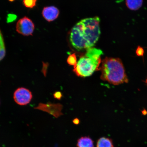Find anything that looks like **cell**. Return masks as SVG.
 Listing matches in <instances>:
<instances>
[{
  "label": "cell",
  "mask_w": 147,
  "mask_h": 147,
  "mask_svg": "<svg viewBox=\"0 0 147 147\" xmlns=\"http://www.w3.org/2000/svg\"><path fill=\"white\" fill-rule=\"evenodd\" d=\"M100 19L97 16L83 19L71 29L69 36L71 45L78 51L92 47L100 34Z\"/></svg>",
  "instance_id": "1"
},
{
  "label": "cell",
  "mask_w": 147,
  "mask_h": 147,
  "mask_svg": "<svg viewBox=\"0 0 147 147\" xmlns=\"http://www.w3.org/2000/svg\"><path fill=\"white\" fill-rule=\"evenodd\" d=\"M100 78L114 85L128 83L129 80L122 62L119 58L107 57L102 60Z\"/></svg>",
  "instance_id": "2"
},
{
  "label": "cell",
  "mask_w": 147,
  "mask_h": 147,
  "mask_svg": "<svg viewBox=\"0 0 147 147\" xmlns=\"http://www.w3.org/2000/svg\"><path fill=\"white\" fill-rule=\"evenodd\" d=\"M101 60H97L85 56L81 57L74 68L73 71L79 77L84 78L91 76L95 71L100 69Z\"/></svg>",
  "instance_id": "3"
},
{
  "label": "cell",
  "mask_w": 147,
  "mask_h": 147,
  "mask_svg": "<svg viewBox=\"0 0 147 147\" xmlns=\"http://www.w3.org/2000/svg\"><path fill=\"white\" fill-rule=\"evenodd\" d=\"M34 25L30 18L25 16L21 18L16 24V31L24 36L32 35L34 29Z\"/></svg>",
  "instance_id": "4"
},
{
  "label": "cell",
  "mask_w": 147,
  "mask_h": 147,
  "mask_svg": "<svg viewBox=\"0 0 147 147\" xmlns=\"http://www.w3.org/2000/svg\"><path fill=\"white\" fill-rule=\"evenodd\" d=\"M13 97L16 103L24 106L29 103L32 98V95L29 90L25 88H20L15 91Z\"/></svg>",
  "instance_id": "5"
},
{
  "label": "cell",
  "mask_w": 147,
  "mask_h": 147,
  "mask_svg": "<svg viewBox=\"0 0 147 147\" xmlns=\"http://www.w3.org/2000/svg\"><path fill=\"white\" fill-rule=\"evenodd\" d=\"M62 106L60 104H40L36 109L46 111L57 118L62 115L61 113Z\"/></svg>",
  "instance_id": "6"
},
{
  "label": "cell",
  "mask_w": 147,
  "mask_h": 147,
  "mask_svg": "<svg viewBox=\"0 0 147 147\" xmlns=\"http://www.w3.org/2000/svg\"><path fill=\"white\" fill-rule=\"evenodd\" d=\"M59 13V9L53 6L45 7L42 12L44 18L49 22H52L56 19Z\"/></svg>",
  "instance_id": "7"
},
{
  "label": "cell",
  "mask_w": 147,
  "mask_h": 147,
  "mask_svg": "<svg viewBox=\"0 0 147 147\" xmlns=\"http://www.w3.org/2000/svg\"><path fill=\"white\" fill-rule=\"evenodd\" d=\"M77 147H94V141L89 136L81 137L77 143Z\"/></svg>",
  "instance_id": "8"
},
{
  "label": "cell",
  "mask_w": 147,
  "mask_h": 147,
  "mask_svg": "<svg viewBox=\"0 0 147 147\" xmlns=\"http://www.w3.org/2000/svg\"><path fill=\"white\" fill-rule=\"evenodd\" d=\"M143 3V0H125L127 7L131 11L139 10L142 7Z\"/></svg>",
  "instance_id": "9"
},
{
  "label": "cell",
  "mask_w": 147,
  "mask_h": 147,
  "mask_svg": "<svg viewBox=\"0 0 147 147\" xmlns=\"http://www.w3.org/2000/svg\"><path fill=\"white\" fill-rule=\"evenodd\" d=\"M96 147H114V146L111 139L104 137L97 140Z\"/></svg>",
  "instance_id": "10"
},
{
  "label": "cell",
  "mask_w": 147,
  "mask_h": 147,
  "mask_svg": "<svg viewBox=\"0 0 147 147\" xmlns=\"http://www.w3.org/2000/svg\"><path fill=\"white\" fill-rule=\"evenodd\" d=\"M67 61L69 65L73 66L74 68L76 67L78 63L76 54L74 53L70 55L67 59Z\"/></svg>",
  "instance_id": "11"
},
{
  "label": "cell",
  "mask_w": 147,
  "mask_h": 147,
  "mask_svg": "<svg viewBox=\"0 0 147 147\" xmlns=\"http://www.w3.org/2000/svg\"><path fill=\"white\" fill-rule=\"evenodd\" d=\"M37 0H23L24 5L28 8H32L36 6Z\"/></svg>",
  "instance_id": "12"
},
{
  "label": "cell",
  "mask_w": 147,
  "mask_h": 147,
  "mask_svg": "<svg viewBox=\"0 0 147 147\" xmlns=\"http://www.w3.org/2000/svg\"><path fill=\"white\" fill-rule=\"evenodd\" d=\"M145 51L144 47L138 45L135 50V54L137 57H141L143 58V61H144V55Z\"/></svg>",
  "instance_id": "13"
},
{
  "label": "cell",
  "mask_w": 147,
  "mask_h": 147,
  "mask_svg": "<svg viewBox=\"0 0 147 147\" xmlns=\"http://www.w3.org/2000/svg\"><path fill=\"white\" fill-rule=\"evenodd\" d=\"M4 47H5L4 41H3L2 34L0 31V50Z\"/></svg>",
  "instance_id": "14"
},
{
  "label": "cell",
  "mask_w": 147,
  "mask_h": 147,
  "mask_svg": "<svg viewBox=\"0 0 147 147\" xmlns=\"http://www.w3.org/2000/svg\"><path fill=\"white\" fill-rule=\"evenodd\" d=\"M54 96L55 98L60 100L62 97V94L60 92H57L54 93Z\"/></svg>",
  "instance_id": "15"
},
{
  "label": "cell",
  "mask_w": 147,
  "mask_h": 147,
  "mask_svg": "<svg viewBox=\"0 0 147 147\" xmlns=\"http://www.w3.org/2000/svg\"><path fill=\"white\" fill-rule=\"evenodd\" d=\"M16 18V16H14V15H12L10 14V16L9 15L8 16V22H11L12 21H13L14 19H15L16 18Z\"/></svg>",
  "instance_id": "16"
},
{
  "label": "cell",
  "mask_w": 147,
  "mask_h": 147,
  "mask_svg": "<svg viewBox=\"0 0 147 147\" xmlns=\"http://www.w3.org/2000/svg\"><path fill=\"white\" fill-rule=\"evenodd\" d=\"M73 122L74 123V124L75 125H78L80 123V121L78 119L75 118L73 119Z\"/></svg>",
  "instance_id": "17"
},
{
  "label": "cell",
  "mask_w": 147,
  "mask_h": 147,
  "mask_svg": "<svg viewBox=\"0 0 147 147\" xmlns=\"http://www.w3.org/2000/svg\"><path fill=\"white\" fill-rule=\"evenodd\" d=\"M141 113L142 115H147V111L146 109H144L141 111Z\"/></svg>",
  "instance_id": "18"
},
{
  "label": "cell",
  "mask_w": 147,
  "mask_h": 147,
  "mask_svg": "<svg viewBox=\"0 0 147 147\" xmlns=\"http://www.w3.org/2000/svg\"><path fill=\"white\" fill-rule=\"evenodd\" d=\"M15 1V0H9V1H10V2H13Z\"/></svg>",
  "instance_id": "19"
},
{
  "label": "cell",
  "mask_w": 147,
  "mask_h": 147,
  "mask_svg": "<svg viewBox=\"0 0 147 147\" xmlns=\"http://www.w3.org/2000/svg\"><path fill=\"white\" fill-rule=\"evenodd\" d=\"M145 83H146V84L147 85V78L146 80V81H145Z\"/></svg>",
  "instance_id": "20"
}]
</instances>
